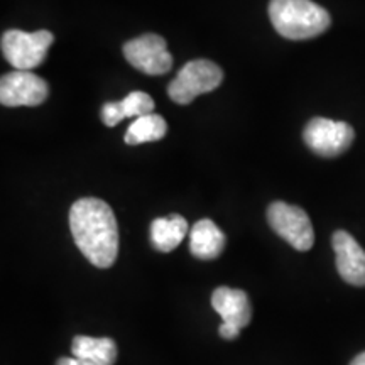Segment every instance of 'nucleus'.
Masks as SVG:
<instances>
[{
  "label": "nucleus",
  "instance_id": "nucleus-1",
  "mask_svg": "<svg viewBox=\"0 0 365 365\" xmlns=\"http://www.w3.org/2000/svg\"><path fill=\"white\" fill-rule=\"evenodd\" d=\"M70 228L81 254L100 269L113 266L118 255V227L110 205L81 198L71 205Z\"/></svg>",
  "mask_w": 365,
  "mask_h": 365
},
{
  "label": "nucleus",
  "instance_id": "nucleus-2",
  "mask_svg": "<svg viewBox=\"0 0 365 365\" xmlns=\"http://www.w3.org/2000/svg\"><path fill=\"white\" fill-rule=\"evenodd\" d=\"M269 19L282 38L291 41L317 38L331 24L327 9L313 0H271Z\"/></svg>",
  "mask_w": 365,
  "mask_h": 365
},
{
  "label": "nucleus",
  "instance_id": "nucleus-3",
  "mask_svg": "<svg viewBox=\"0 0 365 365\" xmlns=\"http://www.w3.org/2000/svg\"><path fill=\"white\" fill-rule=\"evenodd\" d=\"M223 81V71L217 63L208 59H193L178 71L176 78L168 86L170 98L178 105H188L196 97L210 93Z\"/></svg>",
  "mask_w": 365,
  "mask_h": 365
},
{
  "label": "nucleus",
  "instance_id": "nucleus-4",
  "mask_svg": "<svg viewBox=\"0 0 365 365\" xmlns=\"http://www.w3.org/2000/svg\"><path fill=\"white\" fill-rule=\"evenodd\" d=\"M53 41V33L46 29L36 31V33H26L19 29L6 31L2 36L4 58L16 70L31 71L44 61Z\"/></svg>",
  "mask_w": 365,
  "mask_h": 365
},
{
  "label": "nucleus",
  "instance_id": "nucleus-5",
  "mask_svg": "<svg viewBox=\"0 0 365 365\" xmlns=\"http://www.w3.org/2000/svg\"><path fill=\"white\" fill-rule=\"evenodd\" d=\"M269 225L296 250L307 252L314 244V230L303 208L284 202H274L267 208Z\"/></svg>",
  "mask_w": 365,
  "mask_h": 365
},
{
  "label": "nucleus",
  "instance_id": "nucleus-6",
  "mask_svg": "<svg viewBox=\"0 0 365 365\" xmlns=\"http://www.w3.org/2000/svg\"><path fill=\"white\" fill-rule=\"evenodd\" d=\"M303 139L314 154L322 158H336L349 150L355 139V130L346 122L314 117L304 127Z\"/></svg>",
  "mask_w": 365,
  "mask_h": 365
},
{
  "label": "nucleus",
  "instance_id": "nucleus-7",
  "mask_svg": "<svg viewBox=\"0 0 365 365\" xmlns=\"http://www.w3.org/2000/svg\"><path fill=\"white\" fill-rule=\"evenodd\" d=\"M212 307L222 317V325L218 328L222 339L235 340L252 319L249 296L242 289L222 286L217 287L212 294Z\"/></svg>",
  "mask_w": 365,
  "mask_h": 365
},
{
  "label": "nucleus",
  "instance_id": "nucleus-8",
  "mask_svg": "<svg viewBox=\"0 0 365 365\" xmlns=\"http://www.w3.org/2000/svg\"><path fill=\"white\" fill-rule=\"evenodd\" d=\"M124 56L135 70L145 75H164L173 68V56L168 51L166 41L158 34H144L127 41Z\"/></svg>",
  "mask_w": 365,
  "mask_h": 365
},
{
  "label": "nucleus",
  "instance_id": "nucleus-9",
  "mask_svg": "<svg viewBox=\"0 0 365 365\" xmlns=\"http://www.w3.org/2000/svg\"><path fill=\"white\" fill-rule=\"evenodd\" d=\"M49 86L33 71L16 70L0 80V103L4 107H36L48 98Z\"/></svg>",
  "mask_w": 365,
  "mask_h": 365
},
{
  "label": "nucleus",
  "instance_id": "nucleus-10",
  "mask_svg": "<svg viewBox=\"0 0 365 365\" xmlns=\"http://www.w3.org/2000/svg\"><path fill=\"white\" fill-rule=\"evenodd\" d=\"M340 277L352 286H365V250L349 232L336 230L331 237Z\"/></svg>",
  "mask_w": 365,
  "mask_h": 365
},
{
  "label": "nucleus",
  "instance_id": "nucleus-11",
  "mask_svg": "<svg viewBox=\"0 0 365 365\" xmlns=\"http://www.w3.org/2000/svg\"><path fill=\"white\" fill-rule=\"evenodd\" d=\"M225 249V235L210 218L198 220L190 232V252L196 259L212 261Z\"/></svg>",
  "mask_w": 365,
  "mask_h": 365
},
{
  "label": "nucleus",
  "instance_id": "nucleus-12",
  "mask_svg": "<svg viewBox=\"0 0 365 365\" xmlns=\"http://www.w3.org/2000/svg\"><path fill=\"white\" fill-rule=\"evenodd\" d=\"M154 110V100L145 91H130L120 102H107L102 107V120L107 127H115L127 117H143Z\"/></svg>",
  "mask_w": 365,
  "mask_h": 365
},
{
  "label": "nucleus",
  "instance_id": "nucleus-13",
  "mask_svg": "<svg viewBox=\"0 0 365 365\" xmlns=\"http://www.w3.org/2000/svg\"><path fill=\"white\" fill-rule=\"evenodd\" d=\"M188 232V222L181 215L161 217L150 223V242L159 252H171L185 239Z\"/></svg>",
  "mask_w": 365,
  "mask_h": 365
},
{
  "label": "nucleus",
  "instance_id": "nucleus-14",
  "mask_svg": "<svg viewBox=\"0 0 365 365\" xmlns=\"http://www.w3.org/2000/svg\"><path fill=\"white\" fill-rule=\"evenodd\" d=\"M73 357L88 360L100 365H113L117 360V345L108 336L93 339V336L78 335L71 344Z\"/></svg>",
  "mask_w": 365,
  "mask_h": 365
},
{
  "label": "nucleus",
  "instance_id": "nucleus-15",
  "mask_svg": "<svg viewBox=\"0 0 365 365\" xmlns=\"http://www.w3.org/2000/svg\"><path fill=\"white\" fill-rule=\"evenodd\" d=\"M168 132L166 120L158 113H148V115L137 117L125 132V144L139 145L144 143H154L161 140Z\"/></svg>",
  "mask_w": 365,
  "mask_h": 365
},
{
  "label": "nucleus",
  "instance_id": "nucleus-16",
  "mask_svg": "<svg viewBox=\"0 0 365 365\" xmlns=\"http://www.w3.org/2000/svg\"><path fill=\"white\" fill-rule=\"evenodd\" d=\"M56 365H100V364H93V362H88V360H81L76 357H63L58 360Z\"/></svg>",
  "mask_w": 365,
  "mask_h": 365
},
{
  "label": "nucleus",
  "instance_id": "nucleus-17",
  "mask_svg": "<svg viewBox=\"0 0 365 365\" xmlns=\"http://www.w3.org/2000/svg\"><path fill=\"white\" fill-rule=\"evenodd\" d=\"M350 365H365V352L359 354L357 357L352 360V364H350Z\"/></svg>",
  "mask_w": 365,
  "mask_h": 365
}]
</instances>
